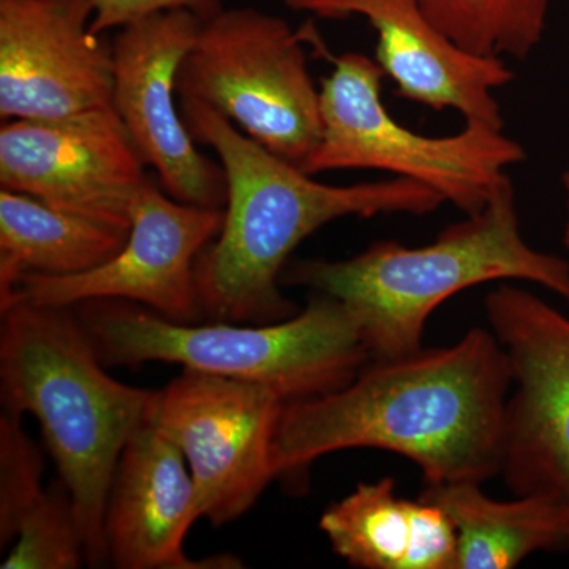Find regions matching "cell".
Listing matches in <instances>:
<instances>
[{
    "mask_svg": "<svg viewBox=\"0 0 569 569\" xmlns=\"http://www.w3.org/2000/svg\"><path fill=\"white\" fill-rule=\"evenodd\" d=\"M130 230L0 190V310L28 274L66 277L99 268L119 253Z\"/></svg>",
    "mask_w": 569,
    "mask_h": 569,
    "instance_id": "ac0fdd59",
    "label": "cell"
},
{
    "mask_svg": "<svg viewBox=\"0 0 569 569\" xmlns=\"http://www.w3.org/2000/svg\"><path fill=\"white\" fill-rule=\"evenodd\" d=\"M22 417L0 415V546L17 537L22 519L47 496L43 456L26 432Z\"/></svg>",
    "mask_w": 569,
    "mask_h": 569,
    "instance_id": "ffe728a7",
    "label": "cell"
},
{
    "mask_svg": "<svg viewBox=\"0 0 569 569\" xmlns=\"http://www.w3.org/2000/svg\"><path fill=\"white\" fill-rule=\"evenodd\" d=\"M309 28L295 32L276 14L217 10L176 77L179 100H198L269 152L302 168L321 137L320 89L307 66Z\"/></svg>",
    "mask_w": 569,
    "mask_h": 569,
    "instance_id": "52a82bcc",
    "label": "cell"
},
{
    "mask_svg": "<svg viewBox=\"0 0 569 569\" xmlns=\"http://www.w3.org/2000/svg\"><path fill=\"white\" fill-rule=\"evenodd\" d=\"M201 20L190 10H170L122 28L112 43V107L164 192L181 203L224 209L222 164L198 151L174 103L176 77Z\"/></svg>",
    "mask_w": 569,
    "mask_h": 569,
    "instance_id": "7c38bea8",
    "label": "cell"
},
{
    "mask_svg": "<svg viewBox=\"0 0 569 569\" xmlns=\"http://www.w3.org/2000/svg\"><path fill=\"white\" fill-rule=\"evenodd\" d=\"M77 309L107 367L170 362L264 385L287 402L347 387L372 359L353 313L321 293L287 320L252 326L179 323L121 299Z\"/></svg>",
    "mask_w": 569,
    "mask_h": 569,
    "instance_id": "5b68a950",
    "label": "cell"
},
{
    "mask_svg": "<svg viewBox=\"0 0 569 569\" xmlns=\"http://www.w3.org/2000/svg\"><path fill=\"white\" fill-rule=\"evenodd\" d=\"M419 497L440 505L455 522V569H511L533 553L569 548V507L553 498L497 500L477 482L425 485Z\"/></svg>",
    "mask_w": 569,
    "mask_h": 569,
    "instance_id": "e0dca14e",
    "label": "cell"
},
{
    "mask_svg": "<svg viewBox=\"0 0 569 569\" xmlns=\"http://www.w3.org/2000/svg\"><path fill=\"white\" fill-rule=\"evenodd\" d=\"M511 367L490 329L448 347L370 359L329 395L284 403L277 426V478H298L343 449L396 452L425 485L482 482L501 473Z\"/></svg>",
    "mask_w": 569,
    "mask_h": 569,
    "instance_id": "6da1fadb",
    "label": "cell"
},
{
    "mask_svg": "<svg viewBox=\"0 0 569 569\" xmlns=\"http://www.w3.org/2000/svg\"><path fill=\"white\" fill-rule=\"evenodd\" d=\"M321 80V137L301 170L385 171L436 190L463 216L481 211L503 183L507 170L526 162L518 141L485 123L466 122L458 133L426 137L392 118L381 100L380 63L361 52L331 59Z\"/></svg>",
    "mask_w": 569,
    "mask_h": 569,
    "instance_id": "8992f818",
    "label": "cell"
},
{
    "mask_svg": "<svg viewBox=\"0 0 569 569\" xmlns=\"http://www.w3.org/2000/svg\"><path fill=\"white\" fill-rule=\"evenodd\" d=\"M421 6L437 28L460 48L479 56H496L482 0H421Z\"/></svg>",
    "mask_w": 569,
    "mask_h": 569,
    "instance_id": "7402d4cb",
    "label": "cell"
},
{
    "mask_svg": "<svg viewBox=\"0 0 569 569\" xmlns=\"http://www.w3.org/2000/svg\"><path fill=\"white\" fill-rule=\"evenodd\" d=\"M561 183H563L565 198H567V219H565L563 244L569 250V171H567V173L563 174V178H561Z\"/></svg>",
    "mask_w": 569,
    "mask_h": 569,
    "instance_id": "cb8c5ba5",
    "label": "cell"
},
{
    "mask_svg": "<svg viewBox=\"0 0 569 569\" xmlns=\"http://www.w3.org/2000/svg\"><path fill=\"white\" fill-rule=\"evenodd\" d=\"M485 313L516 385L500 475L515 496L549 497L569 507V318L509 282L486 296Z\"/></svg>",
    "mask_w": 569,
    "mask_h": 569,
    "instance_id": "9c48e42d",
    "label": "cell"
},
{
    "mask_svg": "<svg viewBox=\"0 0 569 569\" xmlns=\"http://www.w3.org/2000/svg\"><path fill=\"white\" fill-rule=\"evenodd\" d=\"M320 530L332 550L361 569H455L458 530L433 501L397 496L392 478L361 482L326 509Z\"/></svg>",
    "mask_w": 569,
    "mask_h": 569,
    "instance_id": "2e32d148",
    "label": "cell"
},
{
    "mask_svg": "<svg viewBox=\"0 0 569 569\" xmlns=\"http://www.w3.org/2000/svg\"><path fill=\"white\" fill-rule=\"evenodd\" d=\"M92 10L91 31L103 36L111 29H122L156 13L190 10L206 18L222 9L220 0H84Z\"/></svg>",
    "mask_w": 569,
    "mask_h": 569,
    "instance_id": "603a6c76",
    "label": "cell"
},
{
    "mask_svg": "<svg viewBox=\"0 0 569 569\" xmlns=\"http://www.w3.org/2000/svg\"><path fill=\"white\" fill-rule=\"evenodd\" d=\"M197 489L181 449L151 417L127 441L104 509L108 561L119 569L241 568L231 556L190 559Z\"/></svg>",
    "mask_w": 569,
    "mask_h": 569,
    "instance_id": "9a60e30c",
    "label": "cell"
},
{
    "mask_svg": "<svg viewBox=\"0 0 569 569\" xmlns=\"http://www.w3.org/2000/svg\"><path fill=\"white\" fill-rule=\"evenodd\" d=\"M222 224L223 209L181 203L149 178L134 198L129 238L116 257L82 274L24 276L13 302L77 307L93 299H121L168 320L197 323L203 313L194 264Z\"/></svg>",
    "mask_w": 569,
    "mask_h": 569,
    "instance_id": "30bf717a",
    "label": "cell"
},
{
    "mask_svg": "<svg viewBox=\"0 0 569 569\" xmlns=\"http://www.w3.org/2000/svg\"><path fill=\"white\" fill-rule=\"evenodd\" d=\"M74 307L14 301L0 325L3 411L39 421L59 481L69 492L86 563H108L104 509L116 467L159 391L108 376Z\"/></svg>",
    "mask_w": 569,
    "mask_h": 569,
    "instance_id": "3957f363",
    "label": "cell"
},
{
    "mask_svg": "<svg viewBox=\"0 0 569 569\" xmlns=\"http://www.w3.org/2000/svg\"><path fill=\"white\" fill-rule=\"evenodd\" d=\"M282 280L342 302L372 359L418 351L438 307L478 284L520 280L569 302V263L523 239L511 179L481 211L449 224L430 244L378 241L348 260L298 261L284 269Z\"/></svg>",
    "mask_w": 569,
    "mask_h": 569,
    "instance_id": "277c9868",
    "label": "cell"
},
{
    "mask_svg": "<svg viewBox=\"0 0 569 569\" xmlns=\"http://www.w3.org/2000/svg\"><path fill=\"white\" fill-rule=\"evenodd\" d=\"M193 140L219 156L227 178L223 224L194 264L201 313L216 321L264 325L293 317L280 291L288 258L325 224L385 213L427 216L443 198L417 181L331 186L269 152L198 100H179Z\"/></svg>",
    "mask_w": 569,
    "mask_h": 569,
    "instance_id": "7a4b0ae2",
    "label": "cell"
},
{
    "mask_svg": "<svg viewBox=\"0 0 569 569\" xmlns=\"http://www.w3.org/2000/svg\"><path fill=\"white\" fill-rule=\"evenodd\" d=\"M146 163L114 108L0 129V187L130 230Z\"/></svg>",
    "mask_w": 569,
    "mask_h": 569,
    "instance_id": "8fae6325",
    "label": "cell"
},
{
    "mask_svg": "<svg viewBox=\"0 0 569 569\" xmlns=\"http://www.w3.org/2000/svg\"><path fill=\"white\" fill-rule=\"evenodd\" d=\"M550 3L552 0H482L496 56L526 61L545 37Z\"/></svg>",
    "mask_w": 569,
    "mask_h": 569,
    "instance_id": "44dd1931",
    "label": "cell"
},
{
    "mask_svg": "<svg viewBox=\"0 0 569 569\" xmlns=\"http://www.w3.org/2000/svg\"><path fill=\"white\" fill-rule=\"evenodd\" d=\"M2 569H77L86 563L84 539L61 481L18 527Z\"/></svg>",
    "mask_w": 569,
    "mask_h": 569,
    "instance_id": "d6986e66",
    "label": "cell"
},
{
    "mask_svg": "<svg viewBox=\"0 0 569 569\" xmlns=\"http://www.w3.org/2000/svg\"><path fill=\"white\" fill-rule=\"evenodd\" d=\"M320 20L362 17L377 32V62L397 96L433 111L455 110L466 122L503 130L496 91L515 81L503 58L460 48L427 17L421 0H283Z\"/></svg>",
    "mask_w": 569,
    "mask_h": 569,
    "instance_id": "5bb4252c",
    "label": "cell"
},
{
    "mask_svg": "<svg viewBox=\"0 0 569 569\" xmlns=\"http://www.w3.org/2000/svg\"><path fill=\"white\" fill-rule=\"evenodd\" d=\"M84 0H0V118L62 119L111 110L112 44Z\"/></svg>",
    "mask_w": 569,
    "mask_h": 569,
    "instance_id": "4fadbf2b",
    "label": "cell"
},
{
    "mask_svg": "<svg viewBox=\"0 0 569 569\" xmlns=\"http://www.w3.org/2000/svg\"><path fill=\"white\" fill-rule=\"evenodd\" d=\"M284 403L264 385L190 369L160 389L153 419L190 468L200 519L213 527L233 522L277 479L274 440Z\"/></svg>",
    "mask_w": 569,
    "mask_h": 569,
    "instance_id": "ba28073f",
    "label": "cell"
}]
</instances>
